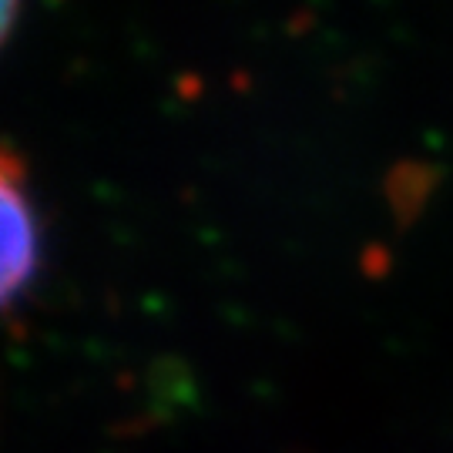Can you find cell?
Segmentation results:
<instances>
[{
	"mask_svg": "<svg viewBox=\"0 0 453 453\" xmlns=\"http://www.w3.org/2000/svg\"><path fill=\"white\" fill-rule=\"evenodd\" d=\"M41 226L27 192L24 162L0 145V306L14 303L37 273Z\"/></svg>",
	"mask_w": 453,
	"mask_h": 453,
	"instance_id": "obj_1",
	"label": "cell"
},
{
	"mask_svg": "<svg viewBox=\"0 0 453 453\" xmlns=\"http://www.w3.org/2000/svg\"><path fill=\"white\" fill-rule=\"evenodd\" d=\"M17 11H20V0H0V44L7 41V34L14 31Z\"/></svg>",
	"mask_w": 453,
	"mask_h": 453,
	"instance_id": "obj_2",
	"label": "cell"
}]
</instances>
